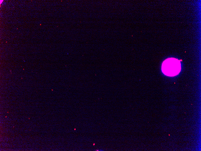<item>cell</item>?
<instances>
[{"mask_svg":"<svg viewBox=\"0 0 201 151\" xmlns=\"http://www.w3.org/2000/svg\"><path fill=\"white\" fill-rule=\"evenodd\" d=\"M162 70L165 75L173 77L178 75L181 70L180 61L175 58H169L164 60L162 65Z\"/></svg>","mask_w":201,"mask_h":151,"instance_id":"6da1fadb","label":"cell"}]
</instances>
